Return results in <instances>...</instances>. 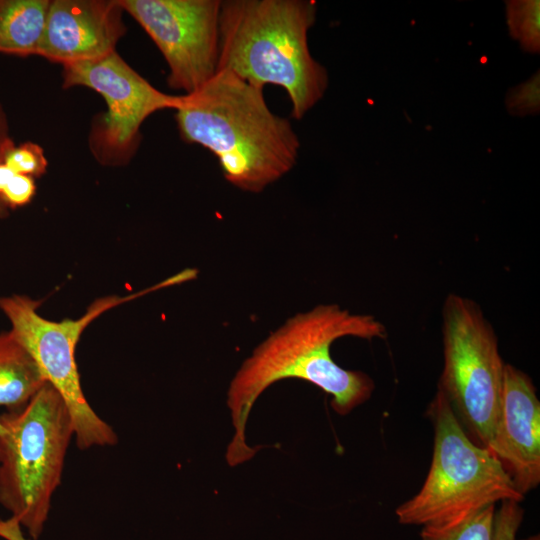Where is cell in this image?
<instances>
[{
	"label": "cell",
	"instance_id": "cell-11",
	"mask_svg": "<svg viewBox=\"0 0 540 540\" xmlns=\"http://www.w3.org/2000/svg\"><path fill=\"white\" fill-rule=\"evenodd\" d=\"M490 451L524 496L540 483V402L531 378L505 364L500 414Z\"/></svg>",
	"mask_w": 540,
	"mask_h": 540
},
{
	"label": "cell",
	"instance_id": "cell-15",
	"mask_svg": "<svg viewBox=\"0 0 540 540\" xmlns=\"http://www.w3.org/2000/svg\"><path fill=\"white\" fill-rule=\"evenodd\" d=\"M506 19L510 35L529 53L540 51V1H505Z\"/></svg>",
	"mask_w": 540,
	"mask_h": 540
},
{
	"label": "cell",
	"instance_id": "cell-17",
	"mask_svg": "<svg viewBox=\"0 0 540 540\" xmlns=\"http://www.w3.org/2000/svg\"><path fill=\"white\" fill-rule=\"evenodd\" d=\"M505 106L514 116L535 115L540 110L539 71L529 80L511 88L505 97Z\"/></svg>",
	"mask_w": 540,
	"mask_h": 540
},
{
	"label": "cell",
	"instance_id": "cell-8",
	"mask_svg": "<svg viewBox=\"0 0 540 540\" xmlns=\"http://www.w3.org/2000/svg\"><path fill=\"white\" fill-rule=\"evenodd\" d=\"M63 86H85L104 97L108 110L91 135V147L106 164L128 160L137 148L145 119L160 110H176L182 98L156 89L116 51L64 65Z\"/></svg>",
	"mask_w": 540,
	"mask_h": 540
},
{
	"label": "cell",
	"instance_id": "cell-7",
	"mask_svg": "<svg viewBox=\"0 0 540 540\" xmlns=\"http://www.w3.org/2000/svg\"><path fill=\"white\" fill-rule=\"evenodd\" d=\"M161 287H165L163 282L130 296L101 298L80 318L61 321L42 317L38 312L40 301L26 295L0 297V310L10 323L9 330L33 358L45 381L63 398L71 414L77 445L82 450L114 445L117 435L92 409L82 391L75 358L79 338L88 324L105 311Z\"/></svg>",
	"mask_w": 540,
	"mask_h": 540
},
{
	"label": "cell",
	"instance_id": "cell-1",
	"mask_svg": "<svg viewBox=\"0 0 540 540\" xmlns=\"http://www.w3.org/2000/svg\"><path fill=\"white\" fill-rule=\"evenodd\" d=\"M346 336L384 339L385 325L370 314H355L338 304H320L295 314L264 339L247 357L230 381L227 406L234 428L226 460L237 466L257 449L246 443V424L258 397L273 383L297 378L329 394L331 407L347 415L368 400L375 388L364 372L346 370L334 362L332 343Z\"/></svg>",
	"mask_w": 540,
	"mask_h": 540
},
{
	"label": "cell",
	"instance_id": "cell-5",
	"mask_svg": "<svg viewBox=\"0 0 540 540\" xmlns=\"http://www.w3.org/2000/svg\"><path fill=\"white\" fill-rule=\"evenodd\" d=\"M428 413L434 425L430 469L419 492L396 509L399 523L442 524L524 499L499 459L469 437L440 390Z\"/></svg>",
	"mask_w": 540,
	"mask_h": 540
},
{
	"label": "cell",
	"instance_id": "cell-21",
	"mask_svg": "<svg viewBox=\"0 0 540 540\" xmlns=\"http://www.w3.org/2000/svg\"><path fill=\"white\" fill-rule=\"evenodd\" d=\"M0 537L6 540H27L22 533L20 524L12 517L0 520Z\"/></svg>",
	"mask_w": 540,
	"mask_h": 540
},
{
	"label": "cell",
	"instance_id": "cell-4",
	"mask_svg": "<svg viewBox=\"0 0 540 540\" xmlns=\"http://www.w3.org/2000/svg\"><path fill=\"white\" fill-rule=\"evenodd\" d=\"M0 422V504L37 540L74 435L71 414L46 382L24 406L1 414Z\"/></svg>",
	"mask_w": 540,
	"mask_h": 540
},
{
	"label": "cell",
	"instance_id": "cell-22",
	"mask_svg": "<svg viewBox=\"0 0 540 540\" xmlns=\"http://www.w3.org/2000/svg\"><path fill=\"white\" fill-rule=\"evenodd\" d=\"M522 540H539V535H534V536H531L529 538H525V539H522Z\"/></svg>",
	"mask_w": 540,
	"mask_h": 540
},
{
	"label": "cell",
	"instance_id": "cell-20",
	"mask_svg": "<svg viewBox=\"0 0 540 540\" xmlns=\"http://www.w3.org/2000/svg\"><path fill=\"white\" fill-rule=\"evenodd\" d=\"M14 141L10 136L9 123L0 103V163L3 162L6 152L14 145ZM8 207L0 199V219L4 218L8 213Z\"/></svg>",
	"mask_w": 540,
	"mask_h": 540
},
{
	"label": "cell",
	"instance_id": "cell-13",
	"mask_svg": "<svg viewBox=\"0 0 540 540\" xmlns=\"http://www.w3.org/2000/svg\"><path fill=\"white\" fill-rule=\"evenodd\" d=\"M50 0H0V53L37 55Z\"/></svg>",
	"mask_w": 540,
	"mask_h": 540
},
{
	"label": "cell",
	"instance_id": "cell-10",
	"mask_svg": "<svg viewBox=\"0 0 540 540\" xmlns=\"http://www.w3.org/2000/svg\"><path fill=\"white\" fill-rule=\"evenodd\" d=\"M118 0H52L37 55L67 64L104 57L125 34Z\"/></svg>",
	"mask_w": 540,
	"mask_h": 540
},
{
	"label": "cell",
	"instance_id": "cell-18",
	"mask_svg": "<svg viewBox=\"0 0 540 540\" xmlns=\"http://www.w3.org/2000/svg\"><path fill=\"white\" fill-rule=\"evenodd\" d=\"M495 510L492 540H515L523 520L524 511L520 502L505 500Z\"/></svg>",
	"mask_w": 540,
	"mask_h": 540
},
{
	"label": "cell",
	"instance_id": "cell-2",
	"mask_svg": "<svg viewBox=\"0 0 540 540\" xmlns=\"http://www.w3.org/2000/svg\"><path fill=\"white\" fill-rule=\"evenodd\" d=\"M176 121L182 139L211 151L242 191L259 193L296 165L300 141L290 121L271 111L263 88L228 70L183 94Z\"/></svg>",
	"mask_w": 540,
	"mask_h": 540
},
{
	"label": "cell",
	"instance_id": "cell-6",
	"mask_svg": "<svg viewBox=\"0 0 540 540\" xmlns=\"http://www.w3.org/2000/svg\"><path fill=\"white\" fill-rule=\"evenodd\" d=\"M440 390L467 434L491 449L500 414L503 362L495 330L472 299L449 293L442 306Z\"/></svg>",
	"mask_w": 540,
	"mask_h": 540
},
{
	"label": "cell",
	"instance_id": "cell-12",
	"mask_svg": "<svg viewBox=\"0 0 540 540\" xmlns=\"http://www.w3.org/2000/svg\"><path fill=\"white\" fill-rule=\"evenodd\" d=\"M46 383L37 364L13 333L0 332V406H24Z\"/></svg>",
	"mask_w": 540,
	"mask_h": 540
},
{
	"label": "cell",
	"instance_id": "cell-9",
	"mask_svg": "<svg viewBox=\"0 0 540 540\" xmlns=\"http://www.w3.org/2000/svg\"><path fill=\"white\" fill-rule=\"evenodd\" d=\"M161 51L168 85L190 94L218 71L221 0H118Z\"/></svg>",
	"mask_w": 540,
	"mask_h": 540
},
{
	"label": "cell",
	"instance_id": "cell-16",
	"mask_svg": "<svg viewBox=\"0 0 540 540\" xmlns=\"http://www.w3.org/2000/svg\"><path fill=\"white\" fill-rule=\"evenodd\" d=\"M3 163L17 174L39 177L48 166L44 150L31 141L15 144L6 152Z\"/></svg>",
	"mask_w": 540,
	"mask_h": 540
},
{
	"label": "cell",
	"instance_id": "cell-3",
	"mask_svg": "<svg viewBox=\"0 0 540 540\" xmlns=\"http://www.w3.org/2000/svg\"><path fill=\"white\" fill-rule=\"evenodd\" d=\"M316 14L310 0L221 1L218 70L263 89L282 87L292 117L302 119L328 87L327 70L308 47Z\"/></svg>",
	"mask_w": 540,
	"mask_h": 540
},
{
	"label": "cell",
	"instance_id": "cell-23",
	"mask_svg": "<svg viewBox=\"0 0 540 540\" xmlns=\"http://www.w3.org/2000/svg\"><path fill=\"white\" fill-rule=\"evenodd\" d=\"M4 432V427L2 426L1 422H0V434H2Z\"/></svg>",
	"mask_w": 540,
	"mask_h": 540
},
{
	"label": "cell",
	"instance_id": "cell-14",
	"mask_svg": "<svg viewBox=\"0 0 540 540\" xmlns=\"http://www.w3.org/2000/svg\"><path fill=\"white\" fill-rule=\"evenodd\" d=\"M495 505L460 519L423 526L422 540H492Z\"/></svg>",
	"mask_w": 540,
	"mask_h": 540
},
{
	"label": "cell",
	"instance_id": "cell-19",
	"mask_svg": "<svg viewBox=\"0 0 540 540\" xmlns=\"http://www.w3.org/2000/svg\"><path fill=\"white\" fill-rule=\"evenodd\" d=\"M35 192L33 177L14 173L0 193V199L8 208H17L28 204Z\"/></svg>",
	"mask_w": 540,
	"mask_h": 540
}]
</instances>
